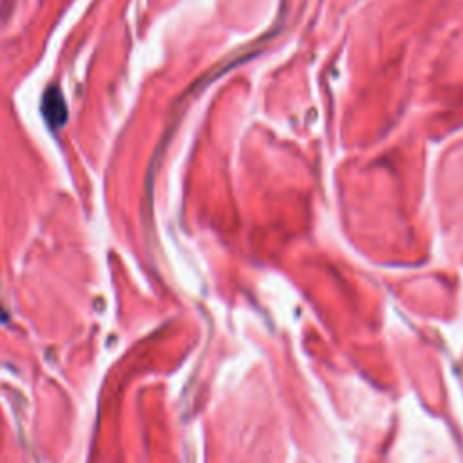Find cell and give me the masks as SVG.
Wrapping results in <instances>:
<instances>
[{"label":"cell","instance_id":"1","mask_svg":"<svg viewBox=\"0 0 463 463\" xmlns=\"http://www.w3.org/2000/svg\"><path fill=\"white\" fill-rule=\"evenodd\" d=\"M42 114L51 128H60L67 121V105L58 87H49L42 96Z\"/></svg>","mask_w":463,"mask_h":463}]
</instances>
